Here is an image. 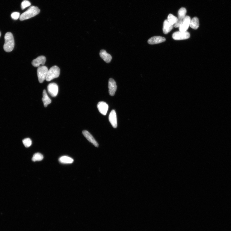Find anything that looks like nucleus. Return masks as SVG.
Instances as JSON below:
<instances>
[{
  "mask_svg": "<svg viewBox=\"0 0 231 231\" xmlns=\"http://www.w3.org/2000/svg\"><path fill=\"white\" fill-rule=\"evenodd\" d=\"M4 51L7 52H12L14 48L15 40L12 34L7 33L4 36Z\"/></svg>",
  "mask_w": 231,
  "mask_h": 231,
  "instance_id": "nucleus-1",
  "label": "nucleus"
},
{
  "mask_svg": "<svg viewBox=\"0 0 231 231\" xmlns=\"http://www.w3.org/2000/svg\"><path fill=\"white\" fill-rule=\"evenodd\" d=\"M40 10L39 8L34 6H31L28 10L22 13L19 18L21 21L30 19L39 14Z\"/></svg>",
  "mask_w": 231,
  "mask_h": 231,
  "instance_id": "nucleus-2",
  "label": "nucleus"
},
{
  "mask_svg": "<svg viewBox=\"0 0 231 231\" xmlns=\"http://www.w3.org/2000/svg\"><path fill=\"white\" fill-rule=\"evenodd\" d=\"M60 74V70L56 66H54L48 70L46 76V80L50 81L54 79L58 78Z\"/></svg>",
  "mask_w": 231,
  "mask_h": 231,
  "instance_id": "nucleus-3",
  "label": "nucleus"
},
{
  "mask_svg": "<svg viewBox=\"0 0 231 231\" xmlns=\"http://www.w3.org/2000/svg\"><path fill=\"white\" fill-rule=\"evenodd\" d=\"M48 71V69L46 66H42L38 67L37 73L38 80L40 83H43L46 79Z\"/></svg>",
  "mask_w": 231,
  "mask_h": 231,
  "instance_id": "nucleus-4",
  "label": "nucleus"
},
{
  "mask_svg": "<svg viewBox=\"0 0 231 231\" xmlns=\"http://www.w3.org/2000/svg\"><path fill=\"white\" fill-rule=\"evenodd\" d=\"M190 33L188 31H177L174 33L173 35V38L176 40H186L190 37Z\"/></svg>",
  "mask_w": 231,
  "mask_h": 231,
  "instance_id": "nucleus-5",
  "label": "nucleus"
},
{
  "mask_svg": "<svg viewBox=\"0 0 231 231\" xmlns=\"http://www.w3.org/2000/svg\"><path fill=\"white\" fill-rule=\"evenodd\" d=\"M49 93L53 97H55L57 96L58 91V85L55 83L49 84L47 87Z\"/></svg>",
  "mask_w": 231,
  "mask_h": 231,
  "instance_id": "nucleus-6",
  "label": "nucleus"
},
{
  "mask_svg": "<svg viewBox=\"0 0 231 231\" xmlns=\"http://www.w3.org/2000/svg\"><path fill=\"white\" fill-rule=\"evenodd\" d=\"M191 20V18L189 16H185L183 20L182 25L179 28V31L182 32L186 31L190 26Z\"/></svg>",
  "mask_w": 231,
  "mask_h": 231,
  "instance_id": "nucleus-7",
  "label": "nucleus"
},
{
  "mask_svg": "<svg viewBox=\"0 0 231 231\" xmlns=\"http://www.w3.org/2000/svg\"><path fill=\"white\" fill-rule=\"evenodd\" d=\"M108 91L110 96H114L117 89L116 83L115 81L112 78L109 79L108 83Z\"/></svg>",
  "mask_w": 231,
  "mask_h": 231,
  "instance_id": "nucleus-8",
  "label": "nucleus"
},
{
  "mask_svg": "<svg viewBox=\"0 0 231 231\" xmlns=\"http://www.w3.org/2000/svg\"><path fill=\"white\" fill-rule=\"evenodd\" d=\"M46 61V58L43 56L38 57L33 61L31 64L35 67H39L40 65H43Z\"/></svg>",
  "mask_w": 231,
  "mask_h": 231,
  "instance_id": "nucleus-9",
  "label": "nucleus"
},
{
  "mask_svg": "<svg viewBox=\"0 0 231 231\" xmlns=\"http://www.w3.org/2000/svg\"><path fill=\"white\" fill-rule=\"evenodd\" d=\"M97 108L99 112L104 115H106L108 106L107 104L103 102H99L97 105Z\"/></svg>",
  "mask_w": 231,
  "mask_h": 231,
  "instance_id": "nucleus-10",
  "label": "nucleus"
},
{
  "mask_svg": "<svg viewBox=\"0 0 231 231\" xmlns=\"http://www.w3.org/2000/svg\"><path fill=\"white\" fill-rule=\"evenodd\" d=\"M82 133L84 137L90 142L93 144L95 147H98L99 144L96 141V140L95 139L93 135L88 131L84 130L83 131Z\"/></svg>",
  "mask_w": 231,
  "mask_h": 231,
  "instance_id": "nucleus-11",
  "label": "nucleus"
},
{
  "mask_svg": "<svg viewBox=\"0 0 231 231\" xmlns=\"http://www.w3.org/2000/svg\"><path fill=\"white\" fill-rule=\"evenodd\" d=\"M99 55L102 59L107 63H110L111 61V56L109 54L107 53L105 49L101 50L99 52Z\"/></svg>",
  "mask_w": 231,
  "mask_h": 231,
  "instance_id": "nucleus-12",
  "label": "nucleus"
},
{
  "mask_svg": "<svg viewBox=\"0 0 231 231\" xmlns=\"http://www.w3.org/2000/svg\"><path fill=\"white\" fill-rule=\"evenodd\" d=\"M166 40V39L164 37H154L148 40V43L150 44H155L164 42Z\"/></svg>",
  "mask_w": 231,
  "mask_h": 231,
  "instance_id": "nucleus-13",
  "label": "nucleus"
},
{
  "mask_svg": "<svg viewBox=\"0 0 231 231\" xmlns=\"http://www.w3.org/2000/svg\"><path fill=\"white\" fill-rule=\"evenodd\" d=\"M109 120L113 127L116 128L117 127V117L115 110H112L109 116Z\"/></svg>",
  "mask_w": 231,
  "mask_h": 231,
  "instance_id": "nucleus-14",
  "label": "nucleus"
},
{
  "mask_svg": "<svg viewBox=\"0 0 231 231\" xmlns=\"http://www.w3.org/2000/svg\"><path fill=\"white\" fill-rule=\"evenodd\" d=\"M174 25L170 24L167 20L164 21L163 25V31L165 34H167L173 29Z\"/></svg>",
  "mask_w": 231,
  "mask_h": 231,
  "instance_id": "nucleus-15",
  "label": "nucleus"
},
{
  "mask_svg": "<svg viewBox=\"0 0 231 231\" xmlns=\"http://www.w3.org/2000/svg\"><path fill=\"white\" fill-rule=\"evenodd\" d=\"M42 99L45 107H47L48 105L52 102L51 99L49 97L46 90H43V97Z\"/></svg>",
  "mask_w": 231,
  "mask_h": 231,
  "instance_id": "nucleus-16",
  "label": "nucleus"
},
{
  "mask_svg": "<svg viewBox=\"0 0 231 231\" xmlns=\"http://www.w3.org/2000/svg\"><path fill=\"white\" fill-rule=\"evenodd\" d=\"M59 161L63 164H71L73 162L74 160L71 157L64 156L61 157Z\"/></svg>",
  "mask_w": 231,
  "mask_h": 231,
  "instance_id": "nucleus-17",
  "label": "nucleus"
},
{
  "mask_svg": "<svg viewBox=\"0 0 231 231\" xmlns=\"http://www.w3.org/2000/svg\"><path fill=\"white\" fill-rule=\"evenodd\" d=\"M199 21L198 18L196 17H194L190 22V27L196 30L199 28Z\"/></svg>",
  "mask_w": 231,
  "mask_h": 231,
  "instance_id": "nucleus-18",
  "label": "nucleus"
},
{
  "mask_svg": "<svg viewBox=\"0 0 231 231\" xmlns=\"http://www.w3.org/2000/svg\"><path fill=\"white\" fill-rule=\"evenodd\" d=\"M187 13L186 9L184 7H182L180 9L178 12V18L179 19L183 20L185 16Z\"/></svg>",
  "mask_w": 231,
  "mask_h": 231,
  "instance_id": "nucleus-19",
  "label": "nucleus"
},
{
  "mask_svg": "<svg viewBox=\"0 0 231 231\" xmlns=\"http://www.w3.org/2000/svg\"><path fill=\"white\" fill-rule=\"evenodd\" d=\"M167 20L170 24L173 25L177 22L178 19L173 15L170 14L167 17Z\"/></svg>",
  "mask_w": 231,
  "mask_h": 231,
  "instance_id": "nucleus-20",
  "label": "nucleus"
},
{
  "mask_svg": "<svg viewBox=\"0 0 231 231\" xmlns=\"http://www.w3.org/2000/svg\"><path fill=\"white\" fill-rule=\"evenodd\" d=\"M43 158V156L40 153H35L34 155L32 158V160L33 161H40L42 160Z\"/></svg>",
  "mask_w": 231,
  "mask_h": 231,
  "instance_id": "nucleus-21",
  "label": "nucleus"
},
{
  "mask_svg": "<svg viewBox=\"0 0 231 231\" xmlns=\"http://www.w3.org/2000/svg\"><path fill=\"white\" fill-rule=\"evenodd\" d=\"M22 143L26 147H30L32 144V141L29 138H26L22 140Z\"/></svg>",
  "mask_w": 231,
  "mask_h": 231,
  "instance_id": "nucleus-22",
  "label": "nucleus"
},
{
  "mask_svg": "<svg viewBox=\"0 0 231 231\" xmlns=\"http://www.w3.org/2000/svg\"><path fill=\"white\" fill-rule=\"evenodd\" d=\"M31 5V3L28 0H24L21 3V7L22 10H24L27 7H28Z\"/></svg>",
  "mask_w": 231,
  "mask_h": 231,
  "instance_id": "nucleus-23",
  "label": "nucleus"
},
{
  "mask_svg": "<svg viewBox=\"0 0 231 231\" xmlns=\"http://www.w3.org/2000/svg\"><path fill=\"white\" fill-rule=\"evenodd\" d=\"M20 13L17 12H15L12 13L11 15L12 19L14 20H17L20 17Z\"/></svg>",
  "mask_w": 231,
  "mask_h": 231,
  "instance_id": "nucleus-24",
  "label": "nucleus"
},
{
  "mask_svg": "<svg viewBox=\"0 0 231 231\" xmlns=\"http://www.w3.org/2000/svg\"><path fill=\"white\" fill-rule=\"evenodd\" d=\"M183 20L178 19L177 22L174 25V26L175 28H179V26L182 23Z\"/></svg>",
  "mask_w": 231,
  "mask_h": 231,
  "instance_id": "nucleus-25",
  "label": "nucleus"
},
{
  "mask_svg": "<svg viewBox=\"0 0 231 231\" xmlns=\"http://www.w3.org/2000/svg\"><path fill=\"white\" fill-rule=\"evenodd\" d=\"M1 32H0V37H1Z\"/></svg>",
  "mask_w": 231,
  "mask_h": 231,
  "instance_id": "nucleus-26",
  "label": "nucleus"
}]
</instances>
